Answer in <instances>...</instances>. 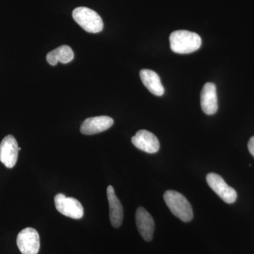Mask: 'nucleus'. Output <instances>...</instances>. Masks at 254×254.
I'll return each instance as SVG.
<instances>
[{
	"mask_svg": "<svg viewBox=\"0 0 254 254\" xmlns=\"http://www.w3.org/2000/svg\"><path fill=\"white\" fill-rule=\"evenodd\" d=\"M73 19L84 31L91 33H98L103 31V20L98 13L89 8H76L72 12Z\"/></svg>",
	"mask_w": 254,
	"mask_h": 254,
	"instance_id": "7ed1b4c3",
	"label": "nucleus"
},
{
	"mask_svg": "<svg viewBox=\"0 0 254 254\" xmlns=\"http://www.w3.org/2000/svg\"><path fill=\"white\" fill-rule=\"evenodd\" d=\"M131 142L138 149L147 153H155L160 150V142L151 132L142 129L132 137Z\"/></svg>",
	"mask_w": 254,
	"mask_h": 254,
	"instance_id": "6e6552de",
	"label": "nucleus"
},
{
	"mask_svg": "<svg viewBox=\"0 0 254 254\" xmlns=\"http://www.w3.org/2000/svg\"><path fill=\"white\" fill-rule=\"evenodd\" d=\"M137 229L143 240L146 242L152 240L155 230V222L153 217L145 208L139 207L136 212Z\"/></svg>",
	"mask_w": 254,
	"mask_h": 254,
	"instance_id": "1a4fd4ad",
	"label": "nucleus"
},
{
	"mask_svg": "<svg viewBox=\"0 0 254 254\" xmlns=\"http://www.w3.org/2000/svg\"><path fill=\"white\" fill-rule=\"evenodd\" d=\"M140 77L144 86L150 93L156 96H162L165 89L158 73L150 69H142L140 71Z\"/></svg>",
	"mask_w": 254,
	"mask_h": 254,
	"instance_id": "ddd939ff",
	"label": "nucleus"
},
{
	"mask_svg": "<svg viewBox=\"0 0 254 254\" xmlns=\"http://www.w3.org/2000/svg\"><path fill=\"white\" fill-rule=\"evenodd\" d=\"M74 54L72 49L68 46H62L50 52L47 55V62L52 66H55L58 63L67 64L72 61Z\"/></svg>",
	"mask_w": 254,
	"mask_h": 254,
	"instance_id": "4468645a",
	"label": "nucleus"
},
{
	"mask_svg": "<svg viewBox=\"0 0 254 254\" xmlns=\"http://www.w3.org/2000/svg\"><path fill=\"white\" fill-rule=\"evenodd\" d=\"M114 120L108 116L87 118L82 124L80 131L83 134L93 135L106 131L113 126Z\"/></svg>",
	"mask_w": 254,
	"mask_h": 254,
	"instance_id": "9d476101",
	"label": "nucleus"
},
{
	"mask_svg": "<svg viewBox=\"0 0 254 254\" xmlns=\"http://www.w3.org/2000/svg\"><path fill=\"white\" fill-rule=\"evenodd\" d=\"M164 200L175 217L185 222L193 218V209L189 200L176 190H168L164 194Z\"/></svg>",
	"mask_w": 254,
	"mask_h": 254,
	"instance_id": "f03ea898",
	"label": "nucleus"
},
{
	"mask_svg": "<svg viewBox=\"0 0 254 254\" xmlns=\"http://www.w3.org/2000/svg\"><path fill=\"white\" fill-rule=\"evenodd\" d=\"M16 243L21 254H38L41 246L39 234L32 227L23 229L18 233Z\"/></svg>",
	"mask_w": 254,
	"mask_h": 254,
	"instance_id": "423d86ee",
	"label": "nucleus"
},
{
	"mask_svg": "<svg viewBox=\"0 0 254 254\" xmlns=\"http://www.w3.org/2000/svg\"><path fill=\"white\" fill-rule=\"evenodd\" d=\"M200 105L206 115H212L218 111V96L216 86L213 83H206L200 93Z\"/></svg>",
	"mask_w": 254,
	"mask_h": 254,
	"instance_id": "9b49d317",
	"label": "nucleus"
},
{
	"mask_svg": "<svg viewBox=\"0 0 254 254\" xmlns=\"http://www.w3.org/2000/svg\"><path fill=\"white\" fill-rule=\"evenodd\" d=\"M108 203L110 208V219L112 225L115 228H118L122 225L124 218L123 207L119 200L113 187L110 185L107 189Z\"/></svg>",
	"mask_w": 254,
	"mask_h": 254,
	"instance_id": "f8f14e48",
	"label": "nucleus"
},
{
	"mask_svg": "<svg viewBox=\"0 0 254 254\" xmlns=\"http://www.w3.org/2000/svg\"><path fill=\"white\" fill-rule=\"evenodd\" d=\"M199 35L185 30L174 31L170 36V48L177 54H190L201 46Z\"/></svg>",
	"mask_w": 254,
	"mask_h": 254,
	"instance_id": "f257e3e1",
	"label": "nucleus"
},
{
	"mask_svg": "<svg viewBox=\"0 0 254 254\" xmlns=\"http://www.w3.org/2000/svg\"><path fill=\"white\" fill-rule=\"evenodd\" d=\"M55 205L57 210L65 216L76 220L83 218L84 210L81 203L76 198L58 193L55 197Z\"/></svg>",
	"mask_w": 254,
	"mask_h": 254,
	"instance_id": "20e7f679",
	"label": "nucleus"
},
{
	"mask_svg": "<svg viewBox=\"0 0 254 254\" xmlns=\"http://www.w3.org/2000/svg\"><path fill=\"white\" fill-rule=\"evenodd\" d=\"M206 181L208 186L225 203H233L237 200L236 190L229 186L223 178L218 174L209 173L206 176Z\"/></svg>",
	"mask_w": 254,
	"mask_h": 254,
	"instance_id": "39448f33",
	"label": "nucleus"
},
{
	"mask_svg": "<svg viewBox=\"0 0 254 254\" xmlns=\"http://www.w3.org/2000/svg\"><path fill=\"white\" fill-rule=\"evenodd\" d=\"M248 148L251 154L254 157V136L250 138L248 143Z\"/></svg>",
	"mask_w": 254,
	"mask_h": 254,
	"instance_id": "2eb2a0df",
	"label": "nucleus"
},
{
	"mask_svg": "<svg viewBox=\"0 0 254 254\" xmlns=\"http://www.w3.org/2000/svg\"><path fill=\"white\" fill-rule=\"evenodd\" d=\"M18 145L12 135L5 136L0 143V161L7 168H14L17 162Z\"/></svg>",
	"mask_w": 254,
	"mask_h": 254,
	"instance_id": "0eeeda50",
	"label": "nucleus"
}]
</instances>
